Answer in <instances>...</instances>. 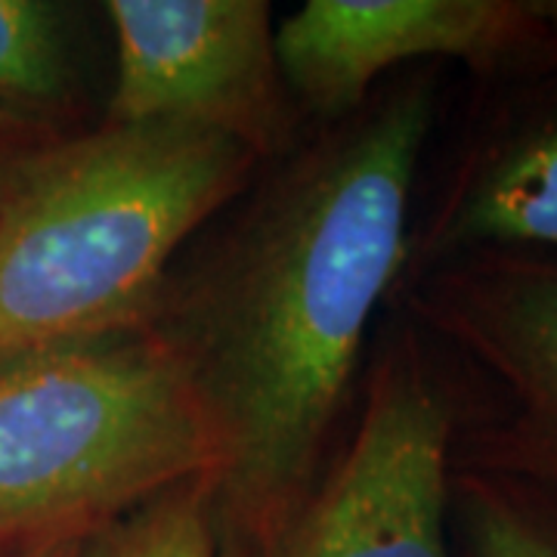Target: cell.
<instances>
[{"label": "cell", "instance_id": "cell-4", "mask_svg": "<svg viewBox=\"0 0 557 557\" xmlns=\"http://www.w3.org/2000/svg\"><path fill=\"white\" fill-rule=\"evenodd\" d=\"M456 403L412 341L375 366L357 434L260 557H449Z\"/></svg>", "mask_w": 557, "mask_h": 557}, {"label": "cell", "instance_id": "cell-7", "mask_svg": "<svg viewBox=\"0 0 557 557\" xmlns=\"http://www.w3.org/2000/svg\"><path fill=\"white\" fill-rule=\"evenodd\" d=\"M555 38L536 0H307L276 25V57L295 106L338 124L403 62H508Z\"/></svg>", "mask_w": 557, "mask_h": 557}, {"label": "cell", "instance_id": "cell-14", "mask_svg": "<svg viewBox=\"0 0 557 557\" xmlns=\"http://www.w3.org/2000/svg\"><path fill=\"white\" fill-rule=\"evenodd\" d=\"M539 16L545 20V25L557 35V0H536Z\"/></svg>", "mask_w": 557, "mask_h": 557}, {"label": "cell", "instance_id": "cell-6", "mask_svg": "<svg viewBox=\"0 0 557 557\" xmlns=\"http://www.w3.org/2000/svg\"><path fill=\"white\" fill-rule=\"evenodd\" d=\"M416 310L508 397V418L478 431L456 471L557 493V258L486 251L421 273Z\"/></svg>", "mask_w": 557, "mask_h": 557}, {"label": "cell", "instance_id": "cell-8", "mask_svg": "<svg viewBox=\"0 0 557 557\" xmlns=\"http://www.w3.org/2000/svg\"><path fill=\"white\" fill-rule=\"evenodd\" d=\"M486 251L557 258V90L480 146L409 248V263L428 273Z\"/></svg>", "mask_w": 557, "mask_h": 557}, {"label": "cell", "instance_id": "cell-2", "mask_svg": "<svg viewBox=\"0 0 557 557\" xmlns=\"http://www.w3.org/2000/svg\"><path fill=\"white\" fill-rule=\"evenodd\" d=\"M255 152L174 121L47 139L0 189V357L152 317L171 263L242 193Z\"/></svg>", "mask_w": 557, "mask_h": 557}, {"label": "cell", "instance_id": "cell-3", "mask_svg": "<svg viewBox=\"0 0 557 557\" xmlns=\"http://www.w3.org/2000/svg\"><path fill=\"white\" fill-rule=\"evenodd\" d=\"M226 443L186 366L146 319L0 357V555L87 536L186 480Z\"/></svg>", "mask_w": 557, "mask_h": 557}, {"label": "cell", "instance_id": "cell-10", "mask_svg": "<svg viewBox=\"0 0 557 557\" xmlns=\"http://www.w3.org/2000/svg\"><path fill=\"white\" fill-rule=\"evenodd\" d=\"M72 81V32L60 3L0 0V115L57 109Z\"/></svg>", "mask_w": 557, "mask_h": 557}, {"label": "cell", "instance_id": "cell-11", "mask_svg": "<svg viewBox=\"0 0 557 557\" xmlns=\"http://www.w3.org/2000/svg\"><path fill=\"white\" fill-rule=\"evenodd\" d=\"M81 557H223L214 523V478L177 483L90 530Z\"/></svg>", "mask_w": 557, "mask_h": 557}, {"label": "cell", "instance_id": "cell-13", "mask_svg": "<svg viewBox=\"0 0 557 557\" xmlns=\"http://www.w3.org/2000/svg\"><path fill=\"white\" fill-rule=\"evenodd\" d=\"M7 121L10 115H0V189L7 186V180L13 177V171H16V164H20L32 149H38L40 143H47V139H40L38 146H28V149H20V146H13V139L7 137Z\"/></svg>", "mask_w": 557, "mask_h": 557}, {"label": "cell", "instance_id": "cell-1", "mask_svg": "<svg viewBox=\"0 0 557 557\" xmlns=\"http://www.w3.org/2000/svg\"><path fill=\"white\" fill-rule=\"evenodd\" d=\"M431 121L434 81L418 72L298 152L161 288L149 322L226 443L220 545L260 557L317 486L369 322L409 263Z\"/></svg>", "mask_w": 557, "mask_h": 557}, {"label": "cell", "instance_id": "cell-5", "mask_svg": "<svg viewBox=\"0 0 557 557\" xmlns=\"http://www.w3.org/2000/svg\"><path fill=\"white\" fill-rule=\"evenodd\" d=\"M115 87L106 124L174 121L218 131L255 159L282 156L298 106L263 0H109Z\"/></svg>", "mask_w": 557, "mask_h": 557}, {"label": "cell", "instance_id": "cell-9", "mask_svg": "<svg viewBox=\"0 0 557 557\" xmlns=\"http://www.w3.org/2000/svg\"><path fill=\"white\" fill-rule=\"evenodd\" d=\"M449 520L465 557H557V493L533 483L453 468Z\"/></svg>", "mask_w": 557, "mask_h": 557}, {"label": "cell", "instance_id": "cell-12", "mask_svg": "<svg viewBox=\"0 0 557 557\" xmlns=\"http://www.w3.org/2000/svg\"><path fill=\"white\" fill-rule=\"evenodd\" d=\"M81 542L84 536H53L22 545L13 552H3L0 557H81Z\"/></svg>", "mask_w": 557, "mask_h": 557}]
</instances>
